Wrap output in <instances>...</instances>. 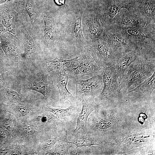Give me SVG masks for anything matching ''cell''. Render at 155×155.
<instances>
[{"label": "cell", "mask_w": 155, "mask_h": 155, "mask_svg": "<svg viewBox=\"0 0 155 155\" xmlns=\"http://www.w3.org/2000/svg\"><path fill=\"white\" fill-rule=\"evenodd\" d=\"M55 75V83L57 87L60 95V104L61 108H64V103L68 101L70 104L75 105L82 103L78 100L68 91L67 85L69 79L65 68L60 70L52 71Z\"/></svg>", "instance_id": "4fadbf2b"}, {"label": "cell", "mask_w": 155, "mask_h": 155, "mask_svg": "<svg viewBox=\"0 0 155 155\" xmlns=\"http://www.w3.org/2000/svg\"><path fill=\"white\" fill-rule=\"evenodd\" d=\"M92 152L90 147H83L77 148L73 144L69 150V155H90L92 154Z\"/></svg>", "instance_id": "cb8c5ba5"}, {"label": "cell", "mask_w": 155, "mask_h": 155, "mask_svg": "<svg viewBox=\"0 0 155 155\" xmlns=\"http://www.w3.org/2000/svg\"><path fill=\"white\" fill-rule=\"evenodd\" d=\"M154 131L124 127L106 140L103 152L110 149L121 155L134 149L154 147Z\"/></svg>", "instance_id": "6da1fadb"}, {"label": "cell", "mask_w": 155, "mask_h": 155, "mask_svg": "<svg viewBox=\"0 0 155 155\" xmlns=\"http://www.w3.org/2000/svg\"><path fill=\"white\" fill-rule=\"evenodd\" d=\"M127 69L118 81L123 95L152 75L155 70V59H146L138 56Z\"/></svg>", "instance_id": "277c9868"}, {"label": "cell", "mask_w": 155, "mask_h": 155, "mask_svg": "<svg viewBox=\"0 0 155 155\" xmlns=\"http://www.w3.org/2000/svg\"><path fill=\"white\" fill-rule=\"evenodd\" d=\"M48 73L42 71L36 79L30 83L27 87L30 90L41 94L45 99L55 100L60 104V95L58 88L55 83L48 80Z\"/></svg>", "instance_id": "30bf717a"}, {"label": "cell", "mask_w": 155, "mask_h": 155, "mask_svg": "<svg viewBox=\"0 0 155 155\" xmlns=\"http://www.w3.org/2000/svg\"><path fill=\"white\" fill-rule=\"evenodd\" d=\"M11 0H0V5L5 3L11 2Z\"/></svg>", "instance_id": "d590c367"}, {"label": "cell", "mask_w": 155, "mask_h": 155, "mask_svg": "<svg viewBox=\"0 0 155 155\" xmlns=\"http://www.w3.org/2000/svg\"><path fill=\"white\" fill-rule=\"evenodd\" d=\"M65 69L69 79L73 81L86 76L92 77L102 75V68L97 64L88 52L72 58L69 65Z\"/></svg>", "instance_id": "8992f818"}, {"label": "cell", "mask_w": 155, "mask_h": 155, "mask_svg": "<svg viewBox=\"0 0 155 155\" xmlns=\"http://www.w3.org/2000/svg\"><path fill=\"white\" fill-rule=\"evenodd\" d=\"M72 144L67 142L65 138L59 140L46 154L50 155H69V150Z\"/></svg>", "instance_id": "603a6c76"}, {"label": "cell", "mask_w": 155, "mask_h": 155, "mask_svg": "<svg viewBox=\"0 0 155 155\" xmlns=\"http://www.w3.org/2000/svg\"><path fill=\"white\" fill-rule=\"evenodd\" d=\"M102 72L103 88L95 102L100 105L116 106L123 100L117 72L112 66L102 68Z\"/></svg>", "instance_id": "5b68a950"}, {"label": "cell", "mask_w": 155, "mask_h": 155, "mask_svg": "<svg viewBox=\"0 0 155 155\" xmlns=\"http://www.w3.org/2000/svg\"><path fill=\"white\" fill-rule=\"evenodd\" d=\"M5 55L1 46L0 40V59L4 58L5 56Z\"/></svg>", "instance_id": "d6a6232c"}, {"label": "cell", "mask_w": 155, "mask_h": 155, "mask_svg": "<svg viewBox=\"0 0 155 155\" xmlns=\"http://www.w3.org/2000/svg\"><path fill=\"white\" fill-rule=\"evenodd\" d=\"M44 24L43 38L48 45L55 44L58 37V28L57 21L52 16L46 13L42 14Z\"/></svg>", "instance_id": "e0dca14e"}, {"label": "cell", "mask_w": 155, "mask_h": 155, "mask_svg": "<svg viewBox=\"0 0 155 155\" xmlns=\"http://www.w3.org/2000/svg\"><path fill=\"white\" fill-rule=\"evenodd\" d=\"M82 103L71 105L67 107L53 108L46 106L44 110L52 113L65 126L67 131H74L81 110Z\"/></svg>", "instance_id": "8fae6325"}, {"label": "cell", "mask_w": 155, "mask_h": 155, "mask_svg": "<svg viewBox=\"0 0 155 155\" xmlns=\"http://www.w3.org/2000/svg\"><path fill=\"white\" fill-rule=\"evenodd\" d=\"M55 3L58 5H63L64 4L65 0H54Z\"/></svg>", "instance_id": "836d02e7"}, {"label": "cell", "mask_w": 155, "mask_h": 155, "mask_svg": "<svg viewBox=\"0 0 155 155\" xmlns=\"http://www.w3.org/2000/svg\"><path fill=\"white\" fill-rule=\"evenodd\" d=\"M19 154V153L18 152V151H16V150H15L14 151L12 152V154L13 155L18 154Z\"/></svg>", "instance_id": "8d00e7d4"}, {"label": "cell", "mask_w": 155, "mask_h": 155, "mask_svg": "<svg viewBox=\"0 0 155 155\" xmlns=\"http://www.w3.org/2000/svg\"><path fill=\"white\" fill-rule=\"evenodd\" d=\"M65 139L67 142L75 145L77 148L95 146L101 148L103 146V142L100 139L88 132H84L82 129L76 133L73 131L67 132Z\"/></svg>", "instance_id": "5bb4252c"}, {"label": "cell", "mask_w": 155, "mask_h": 155, "mask_svg": "<svg viewBox=\"0 0 155 155\" xmlns=\"http://www.w3.org/2000/svg\"><path fill=\"white\" fill-rule=\"evenodd\" d=\"M6 94L8 98L10 99L14 100H22V98L20 95L17 92L12 89H8Z\"/></svg>", "instance_id": "d4e9b609"}, {"label": "cell", "mask_w": 155, "mask_h": 155, "mask_svg": "<svg viewBox=\"0 0 155 155\" xmlns=\"http://www.w3.org/2000/svg\"><path fill=\"white\" fill-rule=\"evenodd\" d=\"M7 32L6 29L4 26L0 21V34Z\"/></svg>", "instance_id": "1f68e13d"}, {"label": "cell", "mask_w": 155, "mask_h": 155, "mask_svg": "<svg viewBox=\"0 0 155 155\" xmlns=\"http://www.w3.org/2000/svg\"><path fill=\"white\" fill-rule=\"evenodd\" d=\"M22 5L29 16L32 29L33 30H35L37 26L38 15L33 1L32 0H24Z\"/></svg>", "instance_id": "7402d4cb"}, {"label": "cell", "mask_w": 155, "mask_h": 155, "mask_svg": "<svg viewBox=\"0 0 155 155\" xmlns=\"http://www.w3.org/2000/svg\"><path fill=\"white\" fill-rule=\"evenodd\" d=\"M121 7L115 4H112L108 10V15L111 18H113L117 14Z\"/></svg>", "instance_id": "4316f807"}, {"label": "cell", "mask_w": 155, "mask_h": 155, "mask_svg": "<svg viewBox=\"0 0 155 155\" xmlns=\"http://www.w3.org/2000/svg\"><path fill=\"white\" fill-rule=\"evenodd\" d=\"M155 72L150 77L137 86L127 91L123 95V100L126 99L133 103L145 102L149 100L155 87Z\"/></svg>", "instance_id": "7c38bea8"}, {"label": "cell", "mask_w": 155, "mask_h": 155, "mask_svg": "<svg viewBox=\"0 0 155 155\" xmlns=\"http://www.w3.org/2000/svg\"><path fill=\"white\" fill-rule=\"evenodd\" d=\"M122 22L124 24L130 26H134L136 24V21L133 18L127 17L122 20Z\"/></svg>", "instance_id": "83f0119b"}, {"label": "cell", "mask_w": 155, "mask_h": 155, "mask_svg": "<svg viewBox=\"0 0 155 155\" xmlns=\"http://www.w3.org/2000/svg\"><path fill=\"white\" fill-rule=\"evenodd\" d=\"M13 108L16 113L23 116L27 115L30 111L28 107L22 106H15Z\"/></svg>", "instance_id": "484cf974"}, {"label": "cell", "mask_w": 155, "mask_h": 155, "mask_svg": "<svg viewBox=\"0 0 155 155\" xmlns=\"http://www.w3.org/2000/svg\"><path fill=\"white\" fill-rule=\"evenodd\" d=\"M127 32L130 35L135 37H138L137 36L140 35L141 33L140 30L135 29H128L127 30Z\"/></svg>", "instance_id": "f1b7e54d"}, {"label": "cell", "mask_w": 155, "mask_h": 155, "mask_svg": "<svg viewBox=\"0 0 155 155\" xmlns=\"http://www.w3.org/2000/svg\"><path fill=\"white\" fill-rule=\"evenodd\" d=\"M23 129L25 133L28 134H31L34 132L33 128L29 125H26L23 126Z\"/></svg>", "instance_id": "4dcf8cb0"}, {"label": "cell", "mask_w": 155, "mask_h": 155, "mask_svg": "<svg viewBox=\"0 0 155 155\" xmlns=\"http://www.w3.org/2000/svg\"><path fill=\"white\" fill-rule=\"evenodd\" d=\"M88 52L97 64L101 68L112 66L115 54L105 41L99 38L92 41Z\"/></svg>", "instance_id": "52a82bcc"}, {"label": "cell", "mask_w": 155, "mask_h": 155, "mask_svg": "<svg viewBox=\"0 0 155 155\" xmlns=\"http://www.w3.org/2000/svg\"><path fill=\"white\" fill-rule=\"evenodd\" d=\"M152 3L149 1L146 2L144 5V9L145 12L149 14L151 13L152 9Z\"/></svg>", "instance_id": "f546056e"}, {"label": "cell", "mask_w": 155, "mask_h": 155, "mask_svg": "<svg viewBox=\"0 0 155 155\" xmlns=\"http://www.w3.org/2000/svg\"><path fill=\"white\" fill-rule=\"evenodd\" d=\"M1 46L7 57H17L20 54V40L16 35L7 32L0 34Z\"/></svg>", "instance_id": "ac0fdd59"}, {"label": "cell", "mask_w": 155, "mask_h": 155, "mask_svg": "<svg viewBox=\"0 0 155 155\" xmlns=\"http://www.w3.org/2000/svg\"><path fill=\"white\" fill-rule=\"evenodd\" d=\"M72 58L63 59L57 57L54 59H45L42 63L43 71L48 73L52 71L61 70L63 68H66L69 65Z\"/></svg>", "instance_id": "44dd1931"}, {"label": "cell", "mask_w": 155, "mask_h": 155, "mask_svg": "<svg viewBox=\"0 0 155 155\" xmlns=\"http://www.w3.org/2000/svg\"><path fill=\"white\" fill-rule=\"evenodd\" d=\"M82 107L77 119L75 127L73 131L77 132L82 129L85 132L88 133L87 121L90 114L99 105L95 101L94 98L92 96H83L82 97Z\"/></svg>", "instance_id": "9a60e30c"}, {"label": "cell", "mask_w": 155, "mask_h": 155, "mask_svg": "<svg viewBox=\"0 0 155 155\" xmlns=\"http://www.w3.org/2000/svg\"><path fill=\"white\" fill-rule=\"evenodd\" d=\"M2 68L0 62V74H3Z\"/></svg>", "instance_id": "74e56055"}, {"label": "cell", "mask_w": 155, "mask_h": 155, "mask_svg": "<svg viewBox=\"0 0 155 155\" xmlns=\"http://www.w3.org/2000/svg\"><path fill=\"white\" fill-rule=\"evenodd\" d=\"M4 85V79L3 74H0V88Z\"/></svg>", "instance_id": "e575fe53"}, {"label": "cell", "mask_w": 155, "mask_h": 155, "mask_svg": "<svg viewBox=\"0 0 155 155\" xmlns=\"http://www.w3.org/2000/svg\"><path fill=\"white\" fill-rule=\"evenodd\" d=\"M20 28L24 37V51L20 56L24 59H29L36 55L38 47L35 40L29 33L24 24Z\"/></svg>", "instance_id": "ffe728a7"}, {"label": "cell", "mask_w": 155, "mask_h": 155, "mask_svg": "<svg viewBox=\"0 0 155 155\" xmlns=\"http://www.w3.org/2000/svg\"><path fill=\"white\" fill-rule=\"evenodd\" d=\"M10 2L0 5V21L7 32L16 35L18 29L23 24L21 17L23 11Z\"/></svg>", "instance_id": "ba28073f"}, {"label": "cell", "mask_w": 155, "mask_h": 155, "mask_svg": "<svg viewBox=\"0 0 155 155\" xmlns=\"http://www.w3.org/2000/svg\"><path fill=\"white\" fill-rule=\"evenodd\" d=\"M83 12L73 13L67 16L63 25L65 36L61 48L65 51V59L75 58L88 52L91 43L83 34L82 23Z\"/></svg>", "instance_id": "3957f363"}, {"label": "cell", "mask_w": 155, "mask_h": 155, "mask_svg": "<svg viewBox=\"0 0 155 155\" xmlns=\"http://www.w3.org/2000/svg\"><path fill=\"white\" fill-rule=\"evenodd\" d=\"M138 56L136 53L132 51L115 54L112 66L117 72L118 81L131 64L137 59Z\"/></svg>", "instance_id": "d6986e66"}, {"label": "cell", "mask_w": 155, "mask_h": 155, "mask_svg": "<svg viewBox=\"0 0 155 155\" xmlns=\"http://www.w3.org/2000/svg\"><path fill=\"white\" fill-rule=\"evenodd\" d=\"M75 84V98L82 102L83 96H92L94 98L101 93L103 86L102 75L92 77L86 79L74 80Z\"/></svg>", "instance_id": "9c48e42d"}, {"label": "cell", "mask_w": 155, "mask_h": 155, "mask_svg": "<svg viewBox=\"0 0 155 155\" xmlns=\"http://www.w3.org/2000/svg\"><path fill=\"white\" fill-rule=\"evenodd\" d=\"M82 23L84 36L89 37L92 41L99 38L102 29L95 16L89 12H83Z\"/></svg>", "instance_id": "2e32d148"}, {"label": "cell", "mask_w": 155, "mask_h": 155, "mask_svg": "<svg viewBox=\"0 0 155 155\" xmlns=\"http://www.w3.org/2000/svg\"><path fill=\"white\" fill-rule=\"evenodd\" d=\"M116 106L99 105L89 116L87 121L88 133L105 140L124 127L123 118Z\"/></svg>", "instance_id": "7a4b0ae2"}]
</instances>
